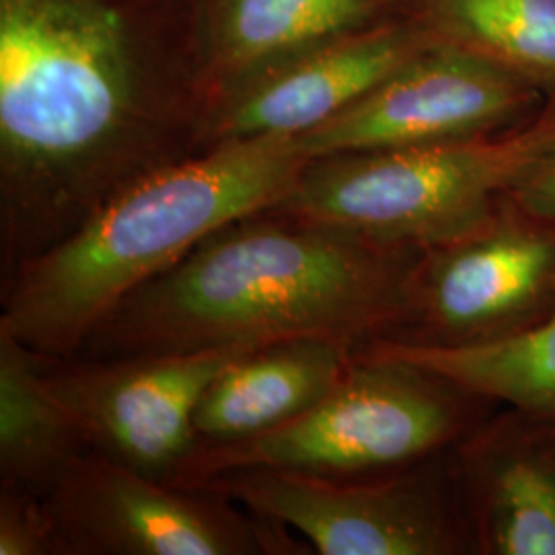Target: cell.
Segmentation results:
<instances>
[{
    "mask_svg": "<svg viewBox=\"0 0 555 555\" xmlns=\"http://www.w3.org/2000/svg\"><path fill=\"white\" fill-rule=\"evenodd\" d=\"M173 0H0V272L204 151Z\"/></svg>",
    "mask_w": 555,
    "mask_h": 555,
    "instance_id": "6da1fadb",
    "label": "cell"
},
{
    "mask_svg": "<svg viewBox=\"0 0 555 555\" xmlns=\"http://www.w3.org/2000/svg\"><path fill=\"white\" fill-rule=\"evenodd\" d=\"M420 254L261 210L220 227L124 298L75 358L249 350L302 337L360 348L401 330Z\"/></svg>",
    "mask_w": 555,
    "mask_h": 555,
    "instance_id": "7a4b0ae2",
    "label": "cell"
},
{
    "mask_svg": "<svg viewBox=\"0 0 555 555\" xmlns=\"http://www.w3.org/2000/svg\"><path fill=\"white\" fill-rule=\"evenodd\" d=\"M309 155L297 137L227 140L137 179L2 284L0 334L77 357L119 302L233 220L270 210Z\"/></svg>",
    "mask_w": 555,
    "mask_h": 555,
    "instance_id": "3957f363",
    "label": "cell"
},
{
    "mask_svg": "<svg viewBox=\"0 0 555 555\" xmlns=\"http://www.w3.org/2000/svg\"><path fill=\"white\" fill-rule=\"evenodd\" d=\"M555 146V100L513 128L437 144L309 159L274 210L397 247L476 229Z\"/></svg>",
    "mask_w": 555,
    "mask_h": 555,
    "instance_id": "277c9868",
    "label": "cell"
},
{
    "mask_svg": "<svg viewBox=\"0 0 555 555\" xmlns=\"http://www.w3.org/2000/svg\"><path fill=\"white\" fill-rule=\"evenodd\" d=\"M492 408L428 369L357 350L334 389L309 412L259 437L199 444L171 483L198 488L238 469L325 477L393 474L451 453Z\"/></svg>",
    "mask_w": 555,
    "mask_h": 555,
    "instance_id": "5b68a950",
    "label": "cell"
},
{
    "mask_svg": "<svg viewBox=\"0 0 555 555\" xmlns=\"http://www.w3.org/2000/svg\"><path fill=\"white\" fill-rule=\"evenodd\" d=\"M198 488L295 531L318 554H474L451 453L383 476L238 469Z\"/></svg>",
    "mask_w": 555,
    "mask_h": 555,
    "instance_id": "8992f818",
    "label": "cell"
},
{
    "mask_svg": "<svg viewBox=\"0 0 555 555\" xmlns=\"http://www.w3.org/2000/svg\"><path fill=\"white\" fill-rule=\"evenodd\" d=\"M59 555L295 554L284 527L231 498L87 451L43 496Z\"/></svg>",
    "mask_w": 555,
    "mask_h": 555,
    "instance_id": "52a82bcc",
    "label": "cell"
},
{
    "mask_svg": "<svg viewBox=\"0 0 555 555\" xmlns=\"http://www.w3.org/2000/svg\"><path fill=\"white\" fill-rule=\"evenodd\" d=\"M555 313V217L508 194L469 233L422 249L408 311L391 339L479 346L520 336Z\"/></svg>",
    "mask_w": 555,
    "mask_h": 555,
    "instance_id": "ba28073f",
    "label": "cell"
},
{
    "mask_svg": "<svg viewBox=\"0 0 555 555\" xmlns=\"http://www.w3.org/2000/svg\"><path fill=\"white\" fill-rule=\"evenodd\" d=\"M241 352L43 358V378L91 451L171 481L198 449L194 416L199 399Z\"/></svg>",
    "mask_w": 555,
    "mask_h": 555,
    "instance_id": "9c48e42d",
    "label": "cell"
},
{
    "mask_svg": "<svg viewBox=\"0 0 555 555\" xmlns=\"http://www.w3.org/2000/svg\"><path fill=\"white\" fill-rule=\"evenodd\" d=\"M547 98L494 64L433 41L375 89L297 137L311 157L472 139L533 118Z\"/></svg>",
    "mask_w": 555,
    "mask_h": 555,
    "instance_id": "30bf717a",
    "label": "cell"
},
{
    "mask_svg": "<svg viewBox=\"0 0 555 555\" xmlns=\"http://www.w3.org/2000/svg\"><path fill=\"white\" fill-rule=\"evenodd\" d=\"M173 13L212 114L222 101L327 41L408 17V0H173Z\"/></svg>",
    "mask_w": 555,
    "mask_h": 555,
    "instance_id": "8fae6325",
    "label": "cell"
},
{
    "mask_svg": "<svg viewBox=\"0 0 555 555\" xmlns=\"http://www.w3.org/2000/svg\"><path fill=\"white\" fill-rule=\"evenodd\" d=\"M430 43L410 17L327 41L222 101L208 119L204 151L227 140L300 137L350 107Z\"/></svg>",
    "mask_w": 555,
    "mask_h": 555,
    "instance_id": "7c38bea8",
    "label": "cell"
},
{
    "mask_svg": "<svg viewBox=\"0 0 555 555\" xmlns=\"http://www.w3.org/2000/svg\"><path fill=\"white\" fill-rule=\"evenodd\" d=\"M477 555H555V416L502 405L451 451Z\"/></svg>",
    "mask_w": 555,
    "mask_h": 555,
    "instance_id": "4fadbf2b",
    "label": "cell"
},
{
    "mask_svg": "<svg viewBox=\"0 0 555 555\" xmlns=\"http://www.w3.org/2000/svg\"><path fill=\"white\" fill-rule=\"evenodd\" d=\"M354 357L357 346L325 337L241 352L199 399L194 416L199 444L259 437L302 416L334 389Z\"/></svg>",
    "mask_w": 555,
    "mask_h": 555,
    "instance_id": "5bb4252c",
    "label": "cell"
},
{
    "mask_svg": "<svg viewBox=\"0 0 555 555\" xmlns=\"http://www.w3.org/2000/svg\"><path fill=\"white\" fill-rule=\"evenodd\" d=\"M43 378V357L0 334V488L46 496L87 453Z\"/></svg>",
    "mask_w": 555,
    "mask_h": 555,
    "instance_id": "9a60e30c",
    "label": "cell"
},
{
    "mask_svg": "<svg viewBox=\"0 0 555 555\" xmlns=\"http://www.w3.org/2000/svg\"><path fill=\"white\" fill-rule=\"evenodd\" d=\"M430 40L527 80L555 100V0H408Z\"/></svg>",
    "mask_w": 555,
    "mask_h": 555,
    "instance_id": "2e32d148",
    "label": "cell"
},
{
    "mask_svg": "<svg viewBox=\"0 0 555 555\" xmlns=\"http://www.w3.org/2000/svg\"><path fill=\"white\" fill-rule=\"evenodd\" d=\"M357 350L428 369L494 405L555 416V313L494 344L430 346L378 337Z\"/></svg>",
    "mask_w": 555,
    "mask_h": 555,
    "instance_id": "e0dca14e",
    "label": "cell"
},
{
    "mask_svg": "<svg viewBox=\"0 0 555 555\" xmlns=\"http://www.w3.org/2000/svg\"><path fill=\"white\" fill-rule=\"evenodd\" d=\"M0 555H59L43 498L0 490Z\"/></svg>",
    "mask_w": 555,
    "mask_h": 555,
    "instance_id": "ac0fdd59",
    "label": "cell"
},
{
    "mask_svg": "<svg viewBox=\"0 0 555 555\" xmlns=\"http://www.w3.org/2000/svg\"><path fill=\"white\" fill-rule=\"evenodd\" d=\"M527 210L555 217V146L508 194Z\"/></svg>",
    "mask_w": 555,
    "mask_h": 555,
    "instance_id": "d6986e66",
    "label": "cell"
}]
</instances>
